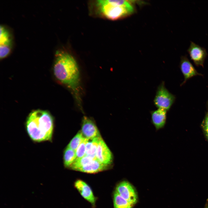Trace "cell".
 <instances>
[{"label":"cell","instance_id":"1","mask_svg":"<svg viewBox=\"0 0 208 208\" xmlns=\"http://www.w3.org/2000/svg\"><path fill=\"white\" fill-rule=\"evenodd\" d=\"M53 70L56 78L70 89L81 109L80 73L76 60L67 52L57 51L55 53Z\"/></svg>","mask_w":208,"mask_h":208},{"label":"cell","instance_id":"2","mask_svg":"<svg viewBox=\"0 0 208 208\" xmlns=\"http://www.w3.org/2000/svg\"><path fill=\"white\" fill-rule=\"evenodd\" d=\"M25 125L27 133L33 141L40 142L51 140L54 122L48 112L40 109L32 111L28 116Z\"/></svg>","mask_w":208,"mask_h":208},{"label":"cell","instance_id":"3","mask_svg":"<svg viewBox=\"0 0 208 208\" xmlns=\"http://www.w3.org/2000/svg\"><path fill=\"white\" fill-rule=\"evenodd\" d=\"M96 5L98 12L103 16L112 20L127 16L134 11L130 3L126 0H98Z\"/></svg>","mask_w":208,"mask_h":208},{"label":"cell","instance_id":"4","mask_svg":"<svg viewBox=\"0 0 208 208\" xmlns=\"http://www.w3.org/2000/svg\"><path fill=\"white\" fill-rule=\"evenodd\" d=\"M175 96L166 88L163 81L158 86L154 99V103L158 109L169 110L174 103Z\"/></svg>","mask_w":208,"mask_h":208},{"label":"cell","instance_id":"5","mask_svg":"<svg viewBox=\"0 0 208 208\" xmlns=\"http://www.w3.org/2000/svg\"><path fill=\"white\" fill-rule=\"evenodd\" d=\"M115 192L133 205L138 200V196L133 185L129 182L124 181L117 185Z\"/></svg>","mask_w":208,"mask_h":208},{"label":"cell","instance_id":"6","mask_svg":"<svg viewBox=\"0 0 208 208\" xmlns=\"http://www.w3.org/2000/svg\"><path fill=\"white\" fill-rule=\"evenodd\" d=\"M191 59L197 66L204 67V63L207 53L204 47L191 41L187 50Z\"/></svg>","mask_w":208,"mask_h":208},{"label":"cell","instance_id":"7","mask_svg":"<svg viewBox=\"0 0 208 208\" xmlns=\"http://www.w3.org/2000/svg\"><path fill=\"white\" fill-rule=\"evenodd\" d=\"M179 67L184 77V80L181 86L183 85L187 80L194 77L197 75L203 76L202 74L198 72L186 55L181 56Z\"/></svg>","mask_w":208,"mask_h":208},{"label":"cell","instance_id":"8","mask_svg":"<svg viewBox=\"0 0 208 208\" xmlns=\"http://www.w3.org/2000/svg\"><path fill=\"white\" fill-rule=\"evenodd\" d=\"M0 58L3 59L11 51L12 39L9 31L3 25L0 26Z\"/></svg>","mask_w":208,"mask_h":208},{"label":"cell","instance_id":"9","mask_svg":"<svg viewBox=\"0 0 208 208\" xmlns=\"http://www.w3.org/2000/svg\"><path fill=\"white\" fill-rule=\"evenodd\" d=\"M96 159L102 163L110 165L113 161L112 153L102 138L97 148Z\"/></svg>","mask_w":208,"mask_h":208},{"label":"cell","instance_id":"10","mask_svg":"<svg viewBox=\"0 0 208 208\" xmlns=\"http://www.w3.org/2000/svg\"><path fill=\"white\" fill-rule=\"evenodd\" d=\"M81 131L85 138L89 140H92L100 135L94 123L91 119L86 116H84L83 118Z\"/></svg>","mask_w":208,"mask_h":208},{"label":"cell","instance_id":"11","mask_svg":"<svg viewBox=\"0 0 208 208\" xmlns=\"http://www.w3.org/2000/svg\"><path fill=\"white\" fill-rule=\"evenodd\" d=\"M75 186L81 196L92 205H94L96 199L90 187L83 181L79 180L75 183Z\"/></svg>","mask_w":208,"mask_h":208},{"label":"cell","instance_id":"12","mask_svg":"<svg viewBox=\"0 0 208 208\" xmlns=\"http://www.w3.org/2000/svg\"><path fill=\"white\" fill-rule=\"evenodd\" d=\"M167 111L166 110L158 109L150 112L151 122L157 131L163 128L166 123Z\"/></svg>","mask_w":208,"mask_h":208},{"label":"cell","instance_id":"13","mask_svg":"<svg viewBox=\"0 0 208 208\" xmlns=\"http://www.w3.org/2000/svg\"><path fill=\"white\" fill-rule=\"evenodd\" d=\"M110 166V165L102 163L96 159L88 164L79 169L77 171L87 173H94L106 170Z\"/></svg>","mask_w":208,"mask_h":208},{"label":"cell","instance_id":"14","mask_svg":"<svg viewBox=\"0 0 208 208\" xmlns=\"http://www.w3.org/2000/svg\"><path fill=\"white\" fill-rule=\"evenodd\" d=\"M114 208H132L134 205L116 192L114 194Z\"/></svg>","mask_w":208,"mask_h":208},{"label":"cell","instance_id":"15","mask_svg":"<svg viewBox=\"0 0 208 208\" xmlns=\"http://www.w3.org/2000/svg\"><path fill=\"white\" fill-rule=\"evenodd\" d=\"M94 159L90 156L85 155L80 158H76L69 168L77 171L79 169L91 162Z\"/></svg>","mask_w":208,"mask_h":208},{"label":"cell","instance_id":"16","mask_svg":"<svg viewBox=\"0 0 208 208\" xmlns=\"http://www.w3.org/2000/svg\"><path fill=\"white\" fill-rule=\"evenodd\" d=\"M76 158V151L67 147L65 150L64 154V164L65 166L69 167Z\"/></svg>","mask_w":208,"mask_h":208},{"label":"cell","instance_id":"17","mask_svg":"<svg viewBox=\"0 0 208 208\" xmlns=\"http://www.w3.org/2000/svg\"><path fill=\"white\" fill-rule=\"evenodd\" d=\"M83 138L82 132H78L71 140L67 147L76 151Z\"/></svg>","mask_w":208,"mask_h":208},{"label":"cell","instance_id":"18","mask_svg":"<svg viewBox=\"0 0 208 208\" xmlns=\"http://www.w3.org/2000/svg\"><path fill=\"white\" fill-rule=\"evenodd\" d=\"M101 137L100 135L97 136L92 140L90 145L89 156L94 159H96V153L99 143Z\"/></svg>","mask_w":208,"mask_h":208},{"label":"cell","instance_id":"19","mask_svg":"<svg viewBox=\"0 0 208 208\" xmlns=\"http://www.w3.org/2000/svg\"><path fill=\"white\" fill-rule=\"evenodd\" d=\"M89 140L85 137L83 138L76 151V158H80L85 156L86 146Z\"/></svg>","mask_w":208,"mask_h":208},{"label":"cell","instance_id":"20","mask_svg":"<svg viewBox=\"0 0 208 208\" xmlns=\"http://www.w3.org/2000/svg\"><path fill=\"white\" fill-rule=\"evenodd\" d=\"M206 111L204 118L202 122L203 127L208 128V101L207 104Z\"/></svg>","mask_w":208,"mask_h":208},{"label":"cell","instance_id":"21","mask_svg":"<svg viewBox=\"0 0 208 208\" xmlns=\"http://www.w3.org/2000/svg\"><path fill=\"white\" fill-rule=\"evenodd\" d=\"M205 134L208 140V128L203 127Z\"/></svg>","mask_w":208,"mask_h":208},{"label":"cell","instance_id":"22","mask_svg":"<svg viewBox=\"0 0 208 208\" xmlns=\"http://www.w3.org/2000/svg\"><path fill=\"white\" fill-rule=\"evenodd\" d=\"M205 208H208V204H207Z\"/></svg>","mask_w":208,"mask_h":208}]
</instances>
